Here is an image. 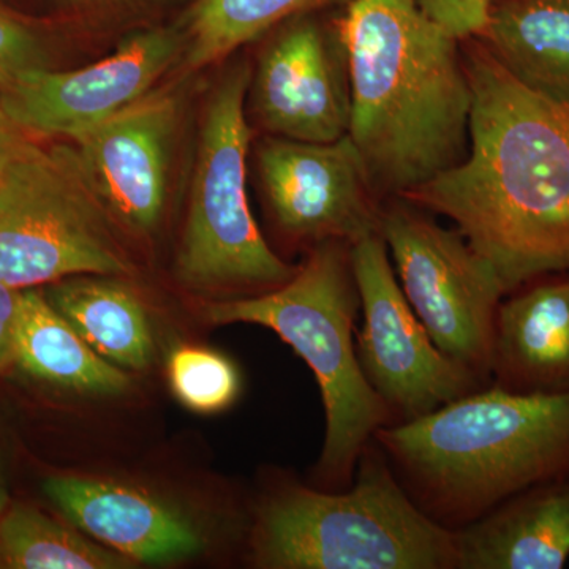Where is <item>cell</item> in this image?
I'll return each instance as SVG.
<instances>
[{"label":"cell","mask_w":569,"mask_h":569,"mask_svg":"<svg viewBox=\"0 0 569 569\" xmlns=\"http://www.w3.org/2000/svg\"><path fill=\"white\" fill-rule=\"evenodd\" d=\"M380 233L400 288L436 346L490 385L498 306L507 295L496 269L459 230L403 198L385 201Z\"/></svg>","instance_id":"cell-8"},{"label":"cell","mask_w":569,"mask_h":569,"mask_svg":"<svg viewBox=\"0 0 569 569\" xmlns=\"http://www.w3.org/2000/svg\"><path fill=\"white\" fill-rule=\"evenodd\" d=\"M22 141H24L22 138H18V140H0V171L10 162L11 157L17 153Z\"/></svg>","instance_id":"cell-28"},{"label":"cell","mask_w":569,"mask_h":569,"mask_svg":"<svg viewBox=\"0 0 569 569\" xmlns=\"http://www.w3.org/2000/svg\"><path fill=\"white\" fill-rule=\"evenodd\" d=\"M250 77L249 63H234L217 82L206 107L176 263L179 280L198 290L233 288L266 293L298 271L266 242L247 200Z\"/></svg>","instance_id":"cell-6"},{"label":"cell","mask_w":569,"mask_h":569,"mask_svg":"<svg viewBox=\"0 0 569 569\" xmlns=\"http://www.w3.org/2000/svg\"><path fill=\"white\" fill-rule=\"evenodd\" d=\"M348 0H197L187 17L183 67L200 70L301 14Z\"/></svg>","instance_id":"cell-20"},{"label":"cell","mask_w":569,"mask_h":569,"mask_svg":"<svg viewBox=\"0 0 569 569\" xmlns=\"http://www.w3.org/2000/svg\"><path fill=\"white\" fill-rule=\"evenodd\" d=\"M14 366L33 380L78 395L118 396L132 385L123 369L97 353L36 288L21 293Z\"/></svg>","instance_id":"cell-18"},{"label":"cell","mask_w":569,"mask_h":569,"mask_svg":"<svg viewBox=\"0 0 569 569\" xmlns=\"http://www.w3.org/2000/svg\"><path fill=\"white\" fill-rule=\"evenodd\" d=\"M373 441L417 507L460 530L508 498L569 479V392L478 389Z\"/></svg>","instance_id":"cell-3"},{"label":"cell","mask_w":569,"mask_h":569,"mask_svg":"<svg viewBox=\"0 0 569 569\" xmlns=\"http://www.w3.org/2000/svg\"><path fill=\"white\" fill-rule=\"evenodd\" d=\"M18 138H21L20 130L10 121L0 104V140H18Z\"/></svg>","instance_id":"cell-27"},{"label":"cell","mask_w":569,"mask_h":569,"mask_svg":"<svg viewBox=\"0 0 569 569\" xmlns=\"http://www.w3.org/2000/svg\"><path fill=\"white\" fill-rule=\"evenodd\" d=\"M475 39L520 86L569 104V0H489Z\"/></svg>","instance_id":"cell-17"},{"label":"cell","mask_w":569,"mask_h":569,"mask_svg":"<svg viewBox=\"0 0 569 569\" xmlns=\"http://www.w3.org/2000/svg\"><path fill=\"white\" fill-rule=\"evenodd\" d=\"M250 550L268 569H458L456 531L417 507L373 440L350 488L271 490L257 509Z\"/></svg>","instance_id":"cell-5"},{"label":"cell","mask_w":569,"mask_h":569,"mask_svg":"<svg viewBox=\"0 0 569 569\" xmlns=\"http://www.w3.org/2000/svg\"><path fill=\"white\" fill-rule=\"evenodd\" d=\"M41 489L71 526L129 560L170 563L203 552L192 520L144 490L82 477H50Z\"/></svg>","instance_id":"cell-14"},{"label":"cell","mask_w":569,"mask_h":569,"mask_svg":"<svg viewBox=\"0 0 569 569\" xmlns=\"http://www.w3.org/2000/svg\"><path fill=\"white\" fill-rule=\"evenodd\" d=\"M257 168L269 211L291 239L355 246L380 233L385 201L348 134L329 142L268 134L257 146Z\"/></svg>","instance_id":"cell-10"},{"label":"cell","mask_w":569,"mask_h":569,"mask_svg":"<svg viewBox=\"0 0 569 569\" xmlns=\"http://www.w3.org/2000/svg\"><path fill=\"white\" fill-rule=\"evenodd\" d=\"M168 378L176 399L197 413H217L241 391V378L230 359L203 347H179L168 359Z\"/></svg>","instance_id":"cell-22"},{"label":"cell","mask_w":569,"mask_h":569,"mask_svg":"<svg viewBox=\"0 0 569 569\" xmlns=\"http://www.w3.org/2000/svg\"><path fill=\"white\" fill-rule=\"evenodd\" d=\"M462 54L473 96L467 159L400 198L458 224L509 293L569 271V104L520 86L475 37Z\"/></svg>","instance_id":"cell-1"},{"label":"cell","mask_w":569,"mask_h":569,"mask_svg":"<svg viewBox=\"0 0 569 569\" xmlns=\"http://www.w3.org/2000/svg\"><path fill=\"white\" fill-rule=\"evenodd\" d=\"M351 258L361 299L356 356L395 425L426 417L489 387L436 346L400 288L381 233L351 246Z\"/></svg>","instance_id":"cell-9"},{"label":"cell","mask_w":569,"mask_h":569,"mask_svg":"<svg viewBox=\"0 0 569 569\" xmlns=\"http://www.w3.org/2000/svg\"><path fill=\"white\" fill-rule=\"evenodd\" d=\"M490 385L515 395L569 392V271L535 277L503 296Z\"/></svg>","instance_id":"cell-15"},{"label":"cell","mask_w":569,"mask_h":569,"mask_svg":"<svg viewBox=\"0 0 569 569\" xmlns=\"http://www.w3.org/2000/svg\"><path fill=\"white\" fill-rule=\"evenodd\" d=\"M350 70L348 137L381 200L447 173L470 149L462 40L415 0H348L337 17Z\"/></svg>","instance_id":"cell-2"},{"label":"cell","mask_w":569,"mask_h":569,"mask_svg":"<svg viewBox=\"0 0 569 569\" xmlns=\"http://www.w3.org/2000/svg\"><path fill=\"white\" fill-rule=\"evenodd\" d=\"M203 310L212 325L264 326L305 359L317 378L326 415L316 481L326 490L350 488L359 458L377 430L395 425L356 356L361 299L351 246L318 244L295 276L276 290L211 302Z\"/></svg>","instance_id":"cell-4"},{"label":"cell","mask_w":569,"mask_h":569,"mask_svg":"<svg viewBox=\"0 0 569 569\" xmlns=\"http://www.w3.org/2000/svg\"><path fill=\"white\" fill-rule=\"evenodd\" d=\"M178 118L173 96L146 93L73 140L92 192L137 233H148L162 219Z\"/></svg>","instance_id":"cell-13"},{"label":"cell","mask_w":569,"mask_h":569,"mask_svg":"<svg viewBox=\"0 0 569 569\" xmlns=\"http://www.w3.org/2000/svg\"><path fill=\"white\" fill-rule=\"evenodd\" d=\"M133 561L28 505L0 516V568L123 569Z\"/></svg>","instance_id":"cell-21"},{"label":"cell","mask_w":569,"mask_h":569,"mask_svg":"<svg viewBox=\"0 0 569 569\" xmlns=\"http://www.w3.org/2000/svg\"><path fill=\"white\" fill-rule=\"evenodd\" d=\"M264 44L250 77L254 119L271 137L329 142L348 134L350 70L339 20L291 18Z\"/></svg>","instance_id":"cell-11"},{"label":"cell","mask_w":569,"mask_h":569,"mask_svg":"<svg viewBox=\"0 0 569 569\" xmlns=\"http://www.w3.org/2000/svg\"><path fill=\"white\" fill-rule=\"evenodd\" d=\"M73 148L22 141L0 171V282L26 290L73 276H123L129 261Z\"/></svg>","instance_id":"cell-7"},{"label":"cell","mask_w":569,"mask_h":569,"mask_svg":"<svg viewBox=\"0 0 569 569\" xmlns=\"http://www.w3.org/2000/svg\"><path fill=\"white\" fill-rule=\"evenodd\" d=\"M82 2H92V0H82Z\"/></svg>","instance_id":"cell-29"},{"label":"cell","mask_w":569,"mask_h":569,"mask_svg":"<svg viewBox=\"0 0 569 569\" xmlns=\"http://www.w3.org/2000/svg\"><path fill=\"white\" fill-rule=\"evenodd\" d=\"M10 507L9 485H7L6 463H3L2 445H0V516Z\"/></svg>","instance_id":"cell-26"},{"label":"cell","mask_w":569,"mask_h":569,"mask_svg":"<svg viewBox=\"0 0 569 569\" xmlns=\"http://www.w3.org/2000/svg\"><path fill=\"white\" fill-rule=\"evenodd\" d=\"M50 305L111 365L141 370L151 365L153 343L144 306L114 276H73L43 291Z\"/></svg>","instance_id":"cell-19"},{"label":"cell","mask_w":569,"mask_h":569,"mask_svg":"<svg viewBox=\"0 0 569 569\" xmlns=\"http://www.w3.org/2000/svg\"><path fill=\"white\" fill-rule=\"evenodd\" d=\"M182 52V36L173 29L134 33L84 69L22 71L0 88V104L18 130L74 140L142 99Z\"/></svg>","instance_id":"cell-12"},{"label":"cell","mask_w":569,"mask_h":569,"mask_svg":"<svg viewBox=\"0 0 569 569\" xmlns=\"http://www.w3.org/2000/svg\"><path fill=\"white\" fill-rule=\"evenodd\" d=\"M430 20L458 37H478L488 21L489 0H415Z\"/></svg>","instance_id":"cell-24"},{"label":"cell","mask_w":569,"mask_h":569,"mask_svg":"<svg viewBox=\"0 0 569 569\" xmlns=\"http://www.w3.org/2000/svg\"><path fill=\"white\" fill-rule=\"evenodd\" d=\"M22 290L0 282V373L14 365V329Z\"/></svg>","instance_id":"cell-25"},{"label":"cell","mask_w":569,"mask_h":569,"mask_svg":"<svg viewBox=\"0 0 569 569\" xmlns=\"http://www.w3.org/2000/svg\"><path fill=\"white\" fill-rule=\"evenodd\" d=\"M458 569H561L569 559V479L508 498L456 530Z\"/></svg>","instance_id":"cell-16"},{"label":"cell","mask_w":569,"mask_h":569,"mask_svg":"<svg viewBox=\"0 0 569 569\" xmlns=\"http://www.w3.org/2000/svg\"><path fill=\"white\" fill-rule=\"evenodd\" d=\"M44 67L39 40L21 22L0 13V88L31 69Z\"/></svg>","instance_id":"cell-23"}]
</instances>
